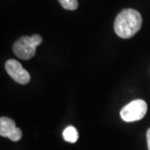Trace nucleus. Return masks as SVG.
<instances>
[{
  "label": "nucleus",
  "mask_w": 150,
  "mask_h": 150,
  "mask_svg": "<svg viewBox=\"0 0 150 150\" xmlns=\"http://www.w3.org/2000/svg\"><path fill=\"white\" fill-rule=\"evenodd\" d=\"M59 2L61 6L67 10H75L79 6L77 0H59Z\"/></svg>",
  "instance_id": "0eeeda50"
},
{
  "label": "nucleus",
  "mask_w": 150,
  "mask_h": 150,
  "mask_svg": "<svg viewBox=\"0 0 150 150\" xmlns=\"http://www.w3.org/2000/svg\"><path fill=\"white\" fill-rule=\"evenodd\" d=\"M31 39H32L33 43L34 44V46H35L36 48H37L38 46L42 43V41H43L42 37H41L40 35H38V34H34V35L31 36Z\"/></svg>",
  "instance_id": "1a4fd4ad"
},
{
  "label": "nucleus",
  "mask_w": 150,
  "mask_h": 150,
  "mask_svg": "<svg viewBox=\"0 0 150 150\" xmlns=\"http://www.w3.org/2000/svg\"><path fill=\"white\" fill-rule=\"evenodd\" d=\"M142 23L143 18L138 11L132 8L123 9L115 18L114 31L118 37L130 38L139 30Z\"/></svg>",
  "instance_id": "f257e3e1"
},
{
  "label": "nucleus",
  "mask_w": 150,
  "mask_h": 150,
  "mask_svg": "<svg viewBox=\"0 0 150 150\" xmlns=\"http://www.w3.org/2000/svg\"><path fill=\"white\" fill-rule=\"evenodd\" d=\"M15 122L9 118L1 117L0 118V135L4 138H8L10 134L16 129Z\"/></svg>",
  "instance_id": "39448f33"
},
{
  "label": "nucleus",
  "mask_w": 150,
  "mask_h": 150,
  "mask_svg": "<svg viewBox=\"0 0 150 150\" xmlns=\"http://www.w3.org/2000/svg\"><path fill=\"white\" fill-rule=\"evenodd\" d=\"M36 47L33 43L31 37L23 36L18 39L13 44V50L18 58L28 60L32 59L36 53Z\"/></svg>",
  "instance_id": "7ed1b4c3"
},
{
  "label": "nucleus",
  "mask_w": 150,
  "mask_h": 150,
  "mask_svg": "<svg viewBox=\"0 0 150 150\" xmlns=\"http://www.w3.org/2000/svg\"><path fill=\"white\" fill-rule=\"evenodd\" d=\"M148 110V105L145 101L142 99L134 100L121 109L120 116L125 122H135L139 121L146 115Z\"/></svg>",
  "instance_id": "f03ea898"
},
{
  "label": "nucleus",
  "mask_w": 150,
  "mask_h": 150,
  "mask_svg": "<svg viewBox=\"0 0 150 150\" xmlns=\"http://www.w3.org/2000/svg\"><path fill=\"white\" fill-rule=\"evenodd\" d=\"M146 138H147L148 149L150 150V128L148 129V131H147V134H146Z\"/></svg>",
  "instance_id": "9d476101"
},
{
  "label": "nucleus",
  "mask_w": 150,
  "mask_h": 150,
  "mask_svg": "<svg viewBox=\"0 0 150 150\" xmlns=\"http://www.w3.org/2000/svg\"><path fill=\"white\" fill-rule=\"evenodd\" d=\"M63 137L66 142L74 144L79 139V133L78 130L74 126H68L63 132Z\"/></svg>",
  "instance_id": "423d86ee"
},
{
  "label": "nucleus",
  "mask_w": 150,
  "mask_h": 150,
  "mask_svg": "<svg viewBox=\"0 0 150 150\" xmlns=\"http://www.w3.org/2000/svg\"><path fill=\"white\" fill-rule=\"evenodd\" d=\"M5 69L8 74L19 84H27L30 81L29 73L15 59H9L6 62Z\"/></svg>",
  "instance_id": "20e7f679"
},
{
  "label": "nucleus",
  "mask_w": 150,
  "mask_h": 150,
  "mask_svg": "<svg viewBox=\"0 0 150 150\" xmlns=\"http://www.w3.org/2000/svg\"><path fill=\"white\" fill-rule=\"evenodd\" d=\"M22 135H23V133H22V130L19 128H16L14 129V131L10 134V136L8 137V139L13 142H17V141H19L21 139Z\"/></svg>",
  "instance_id": "6e6552de"
}]
</instances>
